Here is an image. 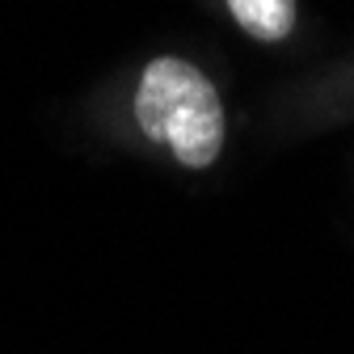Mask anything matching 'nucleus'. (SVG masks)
<instances>
[{"label": "nucleus", "mask_w": 354, "mask_h": 354, "mask_svg": "<svg viewBox=\"0 0 354 354\" xmlns=\"http://www.w3.org/2000/svg\"><path fill=\"white\" fill-rule=\"evenodd\" d=\"M140 131L156 144H169L173 156L207 169L224 148V106L215 84L186 59H152L136 93Z\"/></svg>", "instance_id": "nucleus-1"}, {"label": "nucleus", "mask_w": 354, "mask_h": 354, "mask_svg": "<svg viewBox=\"0 0 354 354\" xmlns=\"http://www.w3.org/2000/svg\"><path fill=\"white\" fill-rule=\"evenodd\" d=\"M228 9L257 42H279L295 26V0H228Z\"/></svg>", "instance_id": "nucleus-2"}]
</instances>
